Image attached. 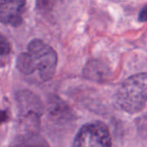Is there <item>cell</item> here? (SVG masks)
<instances>
[{"label": "cell", "instance_id": "1", "mask_svg": "<svg viewBox=\"0 0 147 147\" xmlns=\"http://www.w3.org/2000/svg\"><path fill=\"white\" fill-rule=\"evenodd\" d=\"M16 68L24 75L38 73L43 82L51 80L55 75L58 55L54 49L41 40H32L28 45V51L22 53L16 59Z\"/></svg>", "mask_w": 147, "mask_h": 147}, {"label": "cell", "instance_id": "2", "mask_svg": "<svg viewBox=\"0 0 147 147\" xmlns=\"http://www.w3.org/2000/svg\"><path fill=\"white\" fill-rule=\"evenodd\" d=\"M115 100L118 106L129 114L139 113L147 104V72L127 78L118 89Z\"/></svg>", "mask_w": 147, "mask_h": 147}, {"label": "cell", "instance_id": "3", "mask_svg": "<svg viewBox=\"0 0 147 147\" xmlns=\"http://www.w3.org/2000/svg\"><path fill=\"white\" fill-rule=\"evenodd\" d=\"M17 113L20 120L29 127L28 131H35L40 125V118L44 113L43 105L40 98L28 90L17 92L16 96Z\"/></svg>", "mask_w": 147, "mask_h": 147}, {"label": "cell", "instance_id": "4", "mask_svg": "<svg viewBox=\"0 0 147 147\" xmlns=\"http://www.w3.org/2000/svg\"><path fill=\"white\" fill-rule=\"evenodd\" d=\"M71 147H112L110 132L103 122L87 123L78 130Z\"/></svg>", "mask_w": 147, "mask_h": 147}, {"label": "cell", "instance_id": "5", "mask_svg": "<svg viewBox=\"0 0 147 147\" xmlns=\"http://www.w3.org/2000/svg\"><path fill=\"white\" fill-rule=\"evenodd\" d=\"M25 4L0 1V22L3 24L18 27L22 22Z\"/></svg>", "mask_w": 147, "mask_h": 147}, {"label": "cell", "instance_id": "6", "mask_svg": "<svg viewBox=\"0 0 147 147\" xmlns=\"http://www.w3.org/2000/svg\"><path fill=\"white\" fill-rule=\"evenodd\" d=\"M47 111L51 121L55 124L65 125L73 121L71 109L58 97H53L50 100Z\"/></svg>", "mask_w": 147, "mask_h": 147}, {"label": "cell", "instance_id": "7", "mask_svg": "<svg viewBox=\"0 0 147 147\" xmlns=\"http://www.w3.org/2000/svg\"><path fill=\"white\" fill-rule=\"evenodd\" d=\"M10 147H50V146L37 132L28 131L16 136Z\"/></svg>", "mask_w": 147, "mask_h": 147}, {"label": "cell", "instance_id": "8", "mask_svg": "<svg viewBox=\"0 0 147 147\" xmlns=\"http://www.w3.org/2000/svg\"><path fill=\"white\" fill-rule=\"evenodd\" d=\"M84 74L86 78L99 81L100 79L106 77V69L103 68L99 62L91 61L88 63L84 68Z\"/></svg>", "mask_w": 147, "mask_h": 147}, {"label": "cell", "instance_id": "9", "mask_svg": "<svg viewBox=\"0 0 147 147\" xmlns=\"http://www.w3.org/2000/svg\"><path fill=\"white\" fill-rule=\"evenodd\" d=\"M11 51V46L9 40L0 33V56L7 55Z\"/></svg>", "mask_w": 147, "mask_h": 147}, {"label": "cell", "instance_id": "10", "mask_svg": "<svg viewBox=\"0 0 147 147\" xmlns=\"http://www.w3.org/2000/svg\"><path fill=\"white\" fill-rule=\"evenodd\" d=\"M55 2L56 0H37V7L41 12L46 13L53 9Z\"/></svg>", "mask_w": 147, "mask_h": 147}, {"label": "cell", "instance_id": "11", "mask_svg": "<svg viewBox=\"0 0 147 147\" xmlns=\"http://www.w3.org/2000/svg\"><path fill=\"white\" fill-rule=\"evenodd\" d=\"M139 19L141 22H146L147 21V4L141 9V11L140 13Z\"/></svg>", "mask_w": 147, "mask_h": 147}, {"label": "cell", "instance_id": "12", "mask_svg": "<svg viewBox=\"0 0 147 147\" xmlns=\"http://www.w3.org/2000/svg\"><path fill=\"white\" fill-rule=\"evenodd\" d=\"M8 118V115L6 111H0V124L4 122Z\"/></svg>", "mask_w": 147, "mask_h": 147}, {"label": "cell", "instance_id": "13", "mask_svg": "<svg viewBox=\"0 0 147 147\" xmlns=\"http://www.w3.org/2000/svg\"><path fill=\"white\" fill-rule=\"evenodd\" d=\"M0 1H5V2H13V3H26V0H0Z\"/></svg>", "mask_w": 147, "mask_h": 147}]
</instances>
